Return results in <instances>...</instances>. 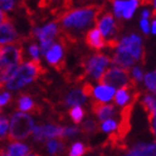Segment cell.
Here are the masks:
<instances>
[{
    "mask_svg": "<svg viewBox=\"0 0 156 156\" xmlns=\"http://www.w3.org/2000/svg\"><path fill=\"white\" fill-rule=\"evenodd\" d=\"M23 60V47L20 40L0 46V88L6 86Z\"/></svg>",
    "mask_w": 156,
    "mask_h": 156,
    "instance_id": "6da1fadb",
    "label": "cell"
},
{
    "mask_svg": "<svg viewBox=\"0 0 156 156\" xmlns=\"http://www.w3.org/2000/svg\"><path fill=\"white\" fill-rule=\"evenodd\" d=\"M101 11L103 7H98L96 5L72 10L66 12L62 17V23L67 29H85L90 26L93 23H96Z\"/></svg>",
    "mask_w": 156,
    "mask_h": 156,
    "instance_id": "7a4b0ae2",
    "label": "cell"
},
{
    "mask_svg": "<svg viewBox=\"0 0 156 156\" xmlns=\"http://www.w3.org/2000/svg\"><path fill=\"white\" fill-rule=\"evenodd\" d=\"M44 73H46V69L41 66L39 58H34L33 60L19 66L12 77L8 80L6 86L9 90H17L37 79Z\"/></svg>",
    "mask_w": 156,
    "mask_h": 156,
    "instance_id": "3957f363",
    "label": "cell"
},
{
    "mask_svg": "<svg viewBox=\"0 0 156 156\" xmlns=\"http://www.w3.org/2000/svg\"><path fill=\"white\" fill-rule=\"evenodd\" d=\"M34 120L29 115L25 113H16L11 117L9 126V142L25 140L33 133Z\"/></svg>",
    "mask_w": 156,
    "mask_h": 156,
    "instance_id": "277c9868",
    "label": "cell"
},
{
    "mask_svg": "<svg viewBox=\"0 0 156 156\" xmlns=\"http://www.w3.org/2000/svg\"><path fill=\"white\" fill-rule=\"evenodd\" d=\"M129 70L127 68H118L114 67L104 72L101 76L98 78L99 85H108L112 87L119 88L124 85L129 83Z\"/></svg>",
    "mask_w": 156,
    "mask_h": 156,
    "instance_id": "5b68a950",
    "label": "cell"
},
{
    "mask_svg": "<svg viewBox=\"0 0 156 156\" xmlns=\"http://www.w3.org/2000/svg\"><path fill=\"white\" fill-rule=\"evenodd\" d=\"M112 62V59L104 54H96L87 58L85 62V70L86 74L90 77L98 79L101 74L104 73V69Z\"/></svg>",
    "mask_w": 156,
    "mask_h": 156,
    "instance_id": "8992f818",
    "label": "cell"
},
{
    "mask_svg": "<svg viewBox=\"0 0 156 156\" xmlns=\"http://www.w3.org/2000/svg\"><path fill=\"white\" fill-rule=\"evenodd\" d=\"M117 46L128 50L136 60H140V58L144 57L143 47H142V38L140 36L135 35V34L129 35L127 37H124L120 40V42H118Z\"/></svg>",
    "mask_w": 156,
    "mask_h": 156,
    "instance_id": "52a82bcc",
    "label": "cell"
},
{
    "mask_svg": "<svg viewBox=\"0 0 156 156\" xmlns=\"http://www.w3.org/2000/svg\"><path fill=\"white\" fill-rule=\"evenodd\" d=\"M34 138L37 142H44L48 138L54 137H62V127L54 125V124H47L41 126H34L33 128Z\"/></svg>",
    "mask_w": 156,
    "mask_h": 156,
    "instance_id": "ba28073f",
    "label": "cell"
},
{
    "mask_svg": "<svg viewBox=\"0 0 156 156\" xmlns=\"http://www.w3.org/2000/svg\"><path fill=\"white\" fill-rule=\"evenodd\" d=\"M96 26L99 30H101V35L104 37H108V40L111 39H116V36L118 31H119V28L116 25L114 20V17L113 15L109 12L105 13L104 16L101 17V19L96 21Z\"/></svg>",
    "mask_w": 156,
    "mask_h": 156,
    "instance_id": "9c48e42d",
    "label": "cell"
},
{
    "mask_svg": "<svg viewBox=\"0 0 156 156\" xmlns=\"http://www.w3.org/2000/svg\"><path fill=\"white\" fill-rule=\"evenodd\" d=\"M47 62L51 66H54L58 72H60L64 68V62H62L64 51H62V46L58 44H54V45L48 49V51L45 54Z\"/></svg>",
    "mask_w": 156,
    "mask_h": 156,
    "instance_id": "30bf717a",
    "label": "cell"
},
{
    "mask_svg": "<svg viewBox=\"0 0 156 156\" xmlns=\"http://www.w3.org/2000/svg\"><path fill=\"white\" fill-rule=\"evenodd\" d=\"M18 38V33L10 20L0 23V46L15 42L19 40Z\"/></svg>",
    "mask_w": 156,
    "mask_h": 156,
    "instance_id": "8fae6325",
    "label": "cell"
},
{
    "mask_svg": "<svg viewBox=\"0 0 156 156\" xmlns=\"http://www.w3.org/2000/svg\"><path fill=\"white\" fill-rule=\"evenodd\" d=\"M85 42L89 48L96 49V50L106 47V41H105L104 36L101 35V30L98 29L97 27L88 31L86 38H85Z\"/></svg>",
    "mask_w": 156,
    "mask_h": 156,
    "instance_id": "7c38bea8",
    "label": "cell"
},
{
    "mask_svg": "<svg viewBox=\"0 0 156 156\" xmlns=\"http://www.w3.org/2000/svg\"><path fill=\"white\" fill-rule=\"evenodd\" d=\"M112 62L116 64L117 66H120V67H124V68H128L129 66H132L134 62H136V59L134 58L128 50L117 46V50L115 52L113 59H112Z\"/></svg>",
    "mask_w": 156,
    "mask_h": 156,
    "instance_id": "4fadbf2b",
    "label": "cell"
},
{
    "mask_svg": "<svg viewBox=\"0 0 156 156\" xmlns=\"http://www.w3.org/2000/svg\"><path fill=\"white\" fill-rule=\"evenodd\" d=\"M91 111L95 115H97L101 120H105L115 114L114 105H105L104 101H93Z\"/></svg>",
    "mask_w": 156,
    "mask_h": 156,
    "instance_id": "5bb4252c",
    "label": "cell"
},
{
    "mask_svg": "<svg viewBox=\"0 0 156 156\" xmlns=\"http://www.w3.org/2000/svg\"><path fill=\"white\" fill-rule=\"evenodd\" d=\"M127 155H151V156H156V140L153 144H145L140 143L137 144L136 146L134 147L133 150L130 151L129 153H127Z\"/></svg>",
    "mask_w": 156,
    "mask_h": 156,
    "instance_id": "9a60e30c",
    "label": "cell"
},
{
    "mask_svg": "<svg viewBox=\"0 0 156 156\" xmlns=\"http://www.w3.org/2000/svg\"><path fill=\"white\" fill-rule=\"evenodd\" d=\"M34 34H35V36L40 39V40L52 38V37H55L56 35L58 34V27H57V25H56L55 23H51L46 25V26L42 27V28H36L35 31H34Z\"/></svg>",
    "mask_w": 156,
    "mask_h": 156,
    "instance_id": "2e32d148",
    "label": "cell"
},
{
    "mask_svg": "<svg viewBox=\"0 0 156 156\" xmlns=\"http://www.w3.org/2000/svg\"><path fill=\"white\" fill-rule=\"evenodd\" d=\"M94 96L101 101H111L115 94V88L108 85H99L98 87L94 88Z\"/></svg>",
    "mask_w": 156,
    "mask_h": 156,
    "instance_id": "e0dca14e",
    "label": "cell"
},
{
    "mask_svg": "<svg viewBox=\"0 0 156 156\" xmlns=\"http://www.w3.org/2000/svg\"><path fill=\"white\" fill-rule=\"evenodd\" d=\"M130 89H132V84H126L119 87V89L116 91L115 95V103L118 106H124L128 103L130 98Z\"/></svg>",
    "mask_w": 156,
    "mask_h": 156,
    "instance_id": "ac0fdd59",
    "label": "cell"
},
{
    "mask_svg": "<svg viewBox=\"0 0 156 156\" xmlns=\"http://www.w3.org/2000/svg\"><path fill=\"white\" fill-rule=\"evenodd\" d=\"M18 108L20 111L25 112H33V113H38L37 111V106L34 103V101L31 99L29 95H20V97L18 98Z\"/></svg>",
    "mask_w": 156,
    "mask_h": 156,
    "instance_id": "d6986e66",
    "label": "cell"
},
{
    "mask_svg": "<svg viewBox=\"0 0 156 156\" xmlns=\"http://www.w3.org/2000/svg\"><path fill=\"white\" fill-rule=\"evenodd\" d=\"M86 99V96L84 95L81 89H74L67 95L65 99V104L67 106H76V105L83 104Z\"/></svg>",
    "mask_w": 156,
    "mask_h": 156,
    "instance_id": "ffe728a7",
    "label": "cell"
},
{
    "mask_svg": "<svg viewBox=\"0 0 156 156\" xmlns=\"http://www.w3.org/2000/svg\"><path fill=\"white\" fill-rule=\"evenodd\" d=\"M29 154H30L29 147L26 146L25 144L17 143V142L10 144V146L6 151V155H11V156H23V155H29Z\"/></svg>",
    "mask_w": 156,
    "mask_h": 156,
    "instance_id": "44dd1931",
    "label": "cell"
},
{
    "mask_svg": "<svg viewBox=\"0 0 156 156\" xmlns=\"http://www.w3.org/2000/svg\"><path fill=\"white\" fill-rule=\"evenodd\" d=\"M140 5L138 0H128L125 2V8L123 11V17L125 19H129L133 16L134 11L137 8V6Z\"/></svg>",
    "mask_w": 156,
    "mask_h": 156,
    "instance_id": "7402d4cb",
    "label": "cell"
},
{
    "mask_svg": "<svg viewBox=\"0 0 156 156\" xmlns=\"http://www.w3.org/2000/svg\"><path fill=\"white\" fill-rule=\"evenodd\" d=\"M69 115H70L74 123L79 124L81 122V119H83V117H84L85 112L79 105H76V106H74V107L69 111Z\"/></svg>",
    "mask_w": 156,
    "mask_h": 156,
    "instance_id": "603a6c76",
    "label": "cell"
},
{
    "mask_svg": "<svg viewBox=\"0 0 156 156\" xmlns=\"http://www.w3.org/2000/svg\"><path fill=\"white\" fill-rule=\"evenodd\" d=\"M148 124H150V130L154 136H156V93L154 95V108L150 114L147 115Z\"/></svg>",
    "mask_w": 156,
    "mask_h": 156,
    "instance_id": "cb8c5ba5",
    "label": "cell"
},
{
    "mask_svg": "<svg viewBox=\"0 0 156 156\" xmlns=\"http://www.w3.org/2000/svg\"><path fill=\"white\" fill-rule=\"evenodd\" d=\"M145 85L148 88V90H151L152 93H156V70L153 73H148L145 76Z\"/></svg>",
    "mask_w": 156,
    "mask_h": 156,
    "instance_id": "d4e9b609",
    "label": "cell"
},
{
    "mask_svg": "<svg viewBox=\"0 0 156 156\" xmlns=\"http://www.w3.org/2000/svg\"><path fill=\"white\" fill-rule=\"evenodd\" d=\"M47 150H48L49 154H56L59 151L64 150V144L62 142H59V140H48L47 142Z\"/></svg>",
    "mask_w": 156,
    "mask_h": 156,
    "instance_id": "484cf974",
    "label": "cell"
},
{
    "mask_svg": "<svg viewBox=\"0 0 156 156\" xmlns=\"http://www.w3.org/2000/svg\"><path fill=\"white\" fill-rule=\"evenodd\" d=\"M97 128H98V125L95 120L88 119L87 122H85V123L83 124V127H81L80 132H83V133H85V134H93V133H95V132H97Z\"/></svg>",
    "mask_w": 156,
    "mask_h": 156,
    "instance_id": "4316f807",
    "label": "cell"
},
{
    "mask_svg": "<svg viewBox=\"0 0 156 156\" xmlns=\"http://www.w3.org/2000/svg\"><path fill=\"white\" fill-rule=\"evenodd\" d=\"M87 148L85 147V145L80 142H77V143L73 144L72 148H70V152H69V155L72 156H79L83 155V154L86 153Z\"/></svg>",
    "mask_w": 156,
    "mask_h": 156,
    "instance_id": "83f0119b",
    "label": "cell"
},
{
    "mask_svg": "<svg viewBox=\"0 0 156 156\" xmlns=\"http://www.w3.org/2000/svg\"><path fill=\"white\" fill-rule=\"evenodd\" d=\"M101 130H104V132H112V130H115L117 128V124L115 120L113 119H105L103 120V124H101Z\"/></svg>",
    "mask_w": 156,
    "mask_h": 156,
    "instance_id": "f1b7e54d",
    "label": "cell"
},
{
    "mask_svg": "<svg viewBox=\"0 0 156 156\" xmlns=\"http://www.w3.org/2000/svg\"><path fill=\"white\" fill-rule=\"evenodd\" d=\"M125 2L126 1H122V0H116L114 2V12L117 18L123 17V11L125 8Z\"/></svg>",
    "mask_w": 156,
    "mask_h": 156,
    "instance_id": "f546056e",
    "label": "cell"
},
{
    "mask_svg": "<svg viewBox=\"0 0 156 156\" xmlns=\"http://www.w3.org/2000/svg\"><path fill=\"white\" fill-rule=\"evenodd\" d=\"M9 128V122L6 117H0V140L6 136L7 130Z\"/></svg>",
    "mask_w": 156,
    "mask_h": 156,
    "instance_id": "4dcf8cb0",
    "label": "cell"
},
{
    "mask_svg": "<svg viewBox=\"0 0 156 156\" xmlns=\"http://www.w3.org/2000/svg\"><path fill=\"white\" fill-rule=\"evenodd\" d=\"M52 45H54V40H52V38L40 40V51H41L42 55H45L46 52L48 51V49L50 48Z\"/></svg>",
    "mask_w": 156,
    "mask_h": 156,
    "instance_id": "1f68e13d",
    "label": "cell"
},
{
    "mask_svg": "<svg viewBox=\"0 0 156 156\" xmlns=\"http://www.w3.org/2000/svg\"><path fill=\"white\" fill-rule=\"evenodd\" d=\"M80 132V129L78 127H66L62 128V137H73L76 136L78 133Z\"/></svg>",
    "mask_w": 156,
    "mask_h": 156,
    "instance_id": "d6a6232c",
    "label": "cell"
},
{
    "mask_svg": "<svg viewBox=\"0 0 156 156\" xmlns=\"http://www.w3.org/2000/svg\"><path fill=\"white\" fill-rule=\"evenodd\" d=\"M16 0H0V8L3 10H12Z\"/></svg>",
    "mask_w": 156,
    "mask_h": 156,
    "instance_id": "836d02e7",
    "label": "cell"
},
{
    "mask_svg": "<svg viewBox=\"0 0 156 156\" xmlns=\"http://www.w3.org/2000/svg\"><path fill=\"white\" fill-rule=\"evenodd\" d=\"M81 90H83V93H84V95L86 97H89L94 93V87L91 86L90 83H85L83 85V87H81Z\"/></svg>",
    "mask_w": 156,
    "mask_h": 156,
    "instance_id": "e575fe53",
    "label": "cell"
},
{
    "mask_svg": "<svg viewBox=\"0 0 156 156\" xmlns=\"http://www.w3.org/2000/svg\"><path fill=\"white\" fill-rule=\"evenodd\" d=\"M132 73H133L134 80H135V81L142 80V78H143V73H142V69L138 68V67H134L133 70H132Z\"/></svg>",
    "mask_w": 156,
    "mask_h": 156,
    "instance_id": "d590c367",
    "label": "cell"
},
{
    "mask_svg": "<svg viewBox=\"0 0 156 156\" xmlns=\"http://www.w3.org/2000/svg\"><path fill=\"white\" fill-rule=\"evenodd\" d=\"M29 52H30V55L33 56L34 58H36L38 59L39 58V48H38V46L36 45V44H33V45L29 47Z\"/></svg>",
    "mask_w": 156,
    "mask_h": 156,
    "instance_id": "8d00e7d4",
    "label": "cell"
},
{
    "mask_svg": "<svg viewBox=\"0 0 156 156\" xmlns=\"http://www.w3.org/2000/svg\"><path fill=\"white\" fill-rule=\"evenodd\" d=\"M10 101V94L9 93H3L2 95H0V106L7 105Z\"/></svg>",
    "mask_w": 156,
    "mask_h": 156,
    "instance_id": "74e56055",
    "label": "cell"
},
{
    "mask_svg": "<svg viewBox=\"0 0 156 156\" xmlns=\"http://www.w3.org/2000/svg\"><path fill=\"white\" fill-rule=\"evenodd\" d=\"M140 27H142L144 34L150 33V23H148L146 18H143V19H142V21H140Z\"/></svg>",
    "mask_w": 156,
    "mask_h": 156,
    "instance_id": "f35d334b",
    "label": "cell"
},
{
    "mask_svg": "<svg viewBox=\"0 0 156 156\" xmlns=\"http://www.w3.org/2000/svg\"><path fill=\"white\" fill-rule=\"evenodd\" d=\"M6 21H9V17H8V15L5 11L0 9V23H6Z\"/></svg>",
    "mask_w": 156,
    "mask_h": 156,
    "instance_id": "ab89813d",
    "label": "cell"
},
{
    "mask_svg": "<svg viewBox=\"0 0 156 156\" xmlns=\"http://www.w3.org/2000/svg\"><path fill=\"white\" fill-rule=\"evenodd\" d=\"M138 2L143 6H146V5H152L154 3V0H138Z\"/></svg>",
    "mask_w": 156,
    "mask_h": 156,
    "instance_id": "60d3db41",
    "label": "cell"
},
{
    "mask_svg": "<svg viewBox=\"0 0 156 156\" xmlns=\"http://www.w3.org/2000/svg\"><path fill=\"white\" fill-rule=\"evenodd\" d=\"M152 33L154 35H156V19L153 21V25H152Z\"/></svg>",
    "mask_w": 156,
    "mask_h": 156,
    "instance_id": "b9f144b4",
    "label": "cell"
},
{
    "mask_svg": "<svg viewBox=\"0 0 156 156\" xmlns=\"http://www.w3.org/2000/svg\"><path fill=\"white\" fill-rule=\"evenodd\" d=\"M142 17H143V18H148V17H150V12H148V11H147V10H144L143 11V13H142Z\"/></svg>",
    "mask_w": 156,
    "mask_h": 156,
    "instance_id": "7bdbcfd3",
    "label": "cell"
},
{
    "mask_svg": "<svg viewBox=\"0 0 156 156\" xmlns=\"http://www.w3.org/2000/svg\"><path fill=\"white\" fill-rule=\"evenodd\" d=\"M154 3H155V8H156V0H155V1H154Z\"/></svg>",
    "mask_w": 156,
    "mask_h": 156,
    "instance_id": "ee69618b",
    "label": "cell"
},
{
    "mask_svg": "<svg viewBox=\"0 0 156 156\" xmlns=\"http://www.w3.org/2000/svg\"><path fill=\"white\" fill-rule=\"evenodd\" d=\"M0 112H1V106H0Z\"/></svg>",
    "mask_w": 156,
    "mask_h": 156,
    "instance_id": "f6af8a7d",
    "label": "cell"
},
{
    "mask_svg": "<svg viewBox=\"0 0 156 156\" xmlns=\"http://www.w3.org/2000/svg\"><path fill=\"white\" fill-rule=\"evenodd\" d=\"M111 1H113V0H111Z\"/></svg>",
    "mask_w": 156,
    "mask_h": 156,
    "instance_id": "bcb514c9",
    "label": "cell"
}]
</instances>
